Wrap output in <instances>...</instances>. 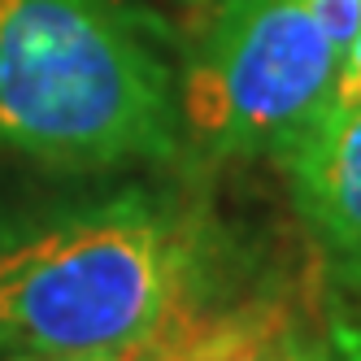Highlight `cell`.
<instances>
[{
    "label": "cell",
    "mask_w": 361,
    "mask_h": 361,
    "mask_svg": "<svg viewBox=\"0 0 361 361\" xmlns=\"http://www.w3.org/2000/svg\"><path fill=\"white\" fill-rule=\"evenodd\" d=\"M9 361H61V357H9ZM83 361H96V357H83Z\"/></svg>",
    "instance_id": "obj_9"
},
{
    "label": "cell",
    "mask_w": 361,
    "mask_h": 361,
    "mask_svg": "<svg viewBox=\"0 0 361 361\" xmlns=\"http://www.w3.org/2000/svg\"><path fill=\"white\" fill-rule=\"evenodd\" d=\"M340 70L305 0H214L178 83V122L222 157L288 152L314 131Z\"/></svg>",
    "instance_id": "obj_3"
},
{
    "label": "cell",
    "mask_w": 361,
    "mask_h": 361,
    "mask_svg": "<svg viewBox=\"0 0 361 361\" xmlns=\"http://www.w3.org/2000/svg\"><path fill=\"white\" fill-rule=\"evenodd\" d=\"M357 100H361V31L353 35V44L344 48V57H340V70H335V83H331V96H326L322 118L357 105Z\"/></svg>",
    "instance_id": "obj_7"
},
{
    "label": "cell",
    "mask_w": 361,
    "mask_h": 361,
    "mask_svg": "<svg viewBox=\"0 0 361 361\" xmlns=\"http://www.w3.org/2000/svg\"><path fill=\"white\" fill-rule=\"evenodd\" d=\"M183 326V322H178ZM178 326L161 340H148V344H135V348H122V353H109V357H96V361H183V348H178Z\"/></svg>",
    "instance_id": "obj_8"
},
{
    "label": "cell",
    "mask_w": 361,
    "mask_h": 361,
    "mask_svg": "<svg viewBox=\"0 0 361 361\" xmlns=\"http://www.w3.org/2000/svg\"><path fill=\"white\" fill-rule=\"evenodd\" d=\"M178 96L118 0H0V148L66 170L174 152Z\"/></svg>",
    "instance_id": "obj_1"
},
{
    "label": "cell",
    "mask_w": 361,
    "mask_h": 361,
    "mask_svg": "<svg viewBox=\"0 0 361 361\" xmlns=\"http://www.w3.org/2000/svg\"><path fill=\"white\" fill-rule=\"evenodd\" d=\"M288 166L296 204L326 262L344 283L361 288V100L318 118L288 152Z\"/></svg>",
    "instance_id": "obj_4"
},
{
    "label": "cell",
    "mask_w": 361,
    "mask_h": 361,
    "mask_svg": "<svg viewBox=\"0 0 361 361\" xmlns=\"http://www.w3.org/2000/svg\"><path fill=\"white\" fill-rule=\"evenodd\" d=\"M192 235L140 200L0 244V361L109 357L192 318Z\"/></svg>",
    "instance_id": "obj_2"
},
{
    "label": "cell",
    "mask_w": 361,
    "mask_h": 361,
    "mask_svg": "<svg viewBox=\"0 0 361 361\" xmlns=\"http://www.w3.org/2000/svg\"><path fill=\"white\" fill-rule=\"evenodd\" d=\"M305 5L318 18V27L326 31V39L340 48V57H344V48L361 31V0H305Z\"/></svg>",
    "instance_id": "obj_6"
},
{
    "label": "cell",
    "mask_w": 361,
    "mask_h": 361,
    "mask_svg": "<svg viewBox=\"0 0 361 361\" xmlns=\"http://www.w3.org/2000/svg\"><path fill=\"white\" fill-rule=\"evenodd\" d=\"M183 361H322L309 331L283 305H244L178 326Z\"/></svg>",
    "instance_id": "obj_5"
},
{
    "label": "cell",
    "mask_w": 361,
    "mask_h": 361,
    "mask_svg": "<svg viewBox=\"0 0 361 361\" xmlns=\"http://www.w3.org/2000/svg\"><path fill=\"white\" fill-rule=\"evenodd\" d=\"M183 5H192V9H209L214 0H183Z\"/></svg>",
    "instance_id": "obj_10"
}]
</instances>
